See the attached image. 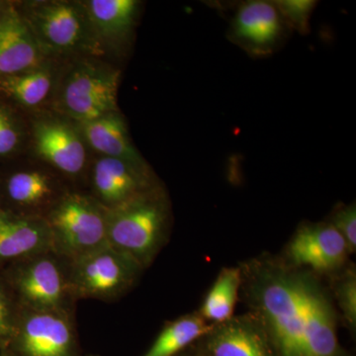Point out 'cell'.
Masks as SVG:
<instances>
[{
	"mask_svg": "<svg viewBox=\"0 0 356 356\" xmlns=\"http://www.w3.org/2000/svg\"><path fill=\"white\" fill-rule=\"evenodd\" d=\"M212 327L198 312L166 323L143 356H177L196 343Z\"/></svg>",
	"mask_w": 356,
	"mask_h": 356,
	"instance_id": "obj_19",
	"label": "cell"
},
{
	"mask_svg": "<svg viewBox=\"0 0 356 356\" xmlns=\"http://www.w3.org/2000/svg\"><path fill=\"white\" fill-rule=\"evenodd\" d=\"M9 356H83L74 314L20 308L3 350Z\"/></svg>",
	"mask_w": 356,
	"mask_h": 356,
	"instance_id": "obj_6",
	"label": "cell"
},
{
	"mask_svg": "<svg viewBox=\"0 0 356 356\" xmlns=\"http://www.w3.org/2000/svg\"><path fill=\"white\" fill-rule=\"evenodd\" d=\"M35 145L44 161L65 177H81L86 168L83 138L72 126L58 120L40 121L35 126Z\"/></svg>",
	"mask_w": 356,
	"mask_h": 356,
	"instance_id": "obj_13",
	"label": "cell"
},
{
	"mask_svg": "<svg viewBox=\"0 0 356 356\" xmlns=\"http://www.w3.org/2000/svg\"><path fill=\"white\" fill-rule=\"evenodd\" d=\"M83 6L96 39L113 44L130 34L139 3L135 0H91Z\"/></svg>",
	"mask_w": 356,
	"mask_h": 356,
	"instance_id": "obj_17",
	"label": "cell"
},
{
	"mask_svg": "<svg viewBox=\"0 0 356 356\" xmlns=\"http://www.w3.org/2000/svg\"><path fill=\"white\" fill-rule=\"evenodd\" d=\"M172 222L170 199L159 184L107 209L108 245L149 268L170 241Z\"/></svg>",
	"mask_w": 356,
	"mask_h": 356,
	"instance_id": "obj_2",
	"label": "cell"
},
{
	"mask_svg": "<svg viewBox=\"0 0 356 356\" xmlns=\"http://www.w3.org/2000/svg\"><path fill=\"white\" fill-rule=\"evenodd\" d=\"M120 72L95 63H81L70 70L60 88V106L79 124L118 112Z\"/></svg>",
	"mask_w": 356,
	"mask_h": 356,
	"instance_id": "obj_7",
	"label": "cell"
},
{
	"mask_svg": "<svg viewBox=\"0 0 356 356\" xmlns=\"http://www.w3.org/2000/svg\"><path fill=\"white\" fill-rule=\"evenodd\" d=\"M194 346L202 356H277L266 327L252 312L212 325Z\"/></svg>",
	"mask_w": 356,
	"mask_h": 356,
	"instance_id": "obj_10",
	"label": "cell"
},
{
	"mask_svg": "<svg viewBox=\"0 0 356 356\" xmlns=\"http://www.w3.org/2000/svg\"><path fill=\"white\" fill-rule=\"evenodd\" d=\"M1 88L16 102L27 107H35L47 99L53 86V74L47 67L37 69L3 77Z\"/></svg>",
	"mask_w": 356,
	"mask_h": 356,
	"instance_id": "obj_21",
	"label": "cell"
},
{
	"mask_svg": "<svg viewBox=\"0 0 356 356\" xmlns=\"http://www.w3.org/2000/svg\"><path fill=\"white\" fill-rule=\"evenodd\" d=\"M242 288L240 266L224 267L204 297L197 312L210 325L221 324L235 316Z\"/></svg>",
	"mask_w": 356,
	"mask_h": 356,
	"instance_id": "obj_18",
	"label": "cell"
},
{
	"mask_svg": "<svg viewBox=\"0 0 356 356\" xmlns=\"http://www.w3.org/2000/svg\"><path fill=\"white\" fill-rule=\"evenodd\" d=\"M69 191L53 173L43 170H19L4 179L0 208L44 218Z\"/></svg>",
	"mask_w": 356,
	"mask_h": 356,
	"instance_id": "obj_11",
	"label": "cell"
},
{
	"mask_svg": "<svg viewBox=\"0 0 356 356\" xmlns=\"http://www.w3.org/2000/svg\"><path fill=\"white\" fill-rule=\"evenodd\" d=\"M88 356H98V355H88Z\"/></svg>",
	"mask_w": 356,
	"mask_h": 356,
	"instance_id": "obj_30",
	"label": "cell"
},
{
	"mask_svg": "<svg viewBox=\"0 0 356 356\" xmlns=\"http://www.w3.org/2000/svg\"><path fill=\"white\" fill-rule=\"evenodd\" d=\"M20 307L0 271V350H3L13 334Z\"/></svg>",
	"mask_w": 356,
	"mask_h": 356,
	"instance_id": "obj_23",
	"label": "cell"
},
{
	"mask_svg": "<svg viewBox=\"0 0 356 356\" xmlns=\"http://www.w3.org/2000/svg\"><path fill=\"white\" fill-rule=\"evenodd\" d=\"M346 241L350 254L356 250V208L355 204L341 206L332 213L327 220Z\"/></svg>",
	"mask_w": 356,
	"mask_h": 356,
	"instance_id": "obj_24",
	"label": "cell"
},
{
	"mask_svg": "<svg viewBox=\"0 0 356 356\" xmlns=\"http://www.w3.org/2000/svg\"><path fill=\"white\" fill-rule=\"evenodd\" d=\"M350 255L341 234L324 221L299 226L280 257L289 266L327 278L348 266Z\"/></svg>",
	"mask_w": 356,
	"mask_h": 356,
	"instance_id": "obj_9",
	"label": "cell"
},
{
	"mask_svg": "<svg viewBox=\"0 0 356 356\" xmlns=\"http://www.w3.org/2000/svg\"><path fill=\"white\" fill-rule=\"evenodd\" d=\"M44 219L51 250L70 261L108 245L107 209L89 193L70 189Z\"/></svg>",
	"mask_w": 356,
	"mask_h": 356,
	"instance_id": "obj_4",
	"label": "cell"
},
{
	"mask_svg": "<svg viewBox=\"0 0 356 356\" xmlns=\"http://www.w3.org/2000/svg\"><path fill=\"white\" fill-rule=\"evenodd\" d=\"M43 51L27 21L8 13L0 22V76L23 74L42 65Z\"/></svg>",
	"mask_w": 356,
	"mask_h": 356,
	"instance_id": "obj_15",
	"label": "cell"
},
{
	"mask_svg": "<svg viewBox=\"0 0 356 356\" xmlns=\"http://www.w3.org/2000/svg\"><path fill=\"white\" fill-rule=\"evenodd\" d=\"M313 1H281L280 8L297 27L306 28L309 15L313 9Z\"/></svg>",
	"mask_w": 356,
	"mask_h": 356,
	"instance_id": "obj_26",
	"label": "cell"
},
{
	"mask_svg": "<svg viewBox=\"0 0 356 356\" xmlns=\"http://www.w3.org/2000/svg\"><path fill=\"white\" fill-rule=\"evenodd\" d=\"M83 138L103 156L123 159L136 165L147 166L131 143L125 121L118 112L81 124Z\"/></svg>",
	"mask_w": 356,
	"mask_h": 356,
	"instance_id": "obj_16",
	"label": "cell"
},
{
	"mask_svg": "<svg viewBox=\"0 0 356 356\" xmlns=\"http://www.w3.org/2000/svg\"><path fill=\"white\" fill-rule=\"evenodd\" d=\"M0 356H9L8 355H7V353H6V351L4 350H0Z\"/></svg>",
	"mask_w": 356,
	"mask_h": 356,
	"instance_id": "obj_28",
	"label": "cell"
},
{
	"mask_svg": "<svg viewBox=\"0 0 356 356\" xmlns=\"http://www.w3.org/2000/svg\"><path fill=\"white\" fill-rule=\"evenodd\" d=\"M51 250L50 229L44 218L0 208V270Z\"/></svg>",
	"mask_w": 356,
	"mask_h": 356,
	"instance_id": "obj_14",
	"label": "cell"
},
{
	"mask_svg": "<svg viewBox=\"0 0 356 356\" xmlns=\"http://www.w3.org/2000/svg\"><path fill=\"white\" fill-rule=\"evenodd\" d=\"M26 21L42 51L74 53L93 48L98 42L83 6L72 2L35 4Z\"/></svg>",
	"mask_w": 356,
	"mask_h": 356,
	"instance_id": "obj_8",
	"label": "cell"
},
{
	"mask_svg": "<svg viewBox=\"0 0 356 356\" xmlns=\"http://www.w3.org/2000/svg\"><path fill=\"white\" fill-rule=\"evenodd\" d=\"M91 194L106 209H112L159 185L147 166L102 156L90 175Z\"/></svg>",
	"mask_w": 356,
	"mask_h": 356,
	"instance_id": "obj_12",
	"label": "cell"
},
{
	"mask_svg": "<svg viewBox=\"0 0 356 356\" xmlns=\"http://www.w3.org/2000/svg\"><path fill=\"white\" fill-rule=\"evenodd\" d=\"M145 269L110 245L70 262V287L74 299L113 302L135 287Z\"/></svg>",
	"mask_w": 356,
	"mask_h": 356,
	"instance_id": "obj_5",
	"label": "cell"
},
{
	"mask_svg": "<svg viewBox=\"0 0 356 356\" xmlns=\"http://www.w3.org/2000/svg\"><path fill=\"white\" fill-rule=\"evenodd\" d=\"M330 283L334 305L339 312L341 322L346 324L351 332L356 331V269L355 264L348 266L339 273L325 278Z\"/></svg>",
	"mask_w": 356,
	"mask_h": 356,
	"instance_id": "obj_22",
	"label": "cell"
},
{
	"mask_svg": "<svg viewBox=\"0 0 356 356\" xmlns=\"http://www.w3.org/2000/svg\"><path fill=\"white\" fill-rule=\"evenodd\" d=\"M19 132L9 118L8 115L0 109V156L10 154L19 143Z\"/></svg>",
	"mask_w": 356,
	"mask_h": 356,
	"instance_id": "obj_25",
	"label": "cell"
},
{
	"mask_svg": "<svg viewBox=\"0 0 356 356\" xmlns=\"http://www.w3.org/2000/svg\"><path fill=\"white\" fill-rule=\"evenodd\" d=\"M70 262L51 250L0 271L20 308L74 314L77 301L70 291Z\"/></svg>",
	"mask_w": 356,
	"mask_h": 356,
	"instance_id": "obj_3",
	"label": "cell"
},
{
	"mask_svg": "<svg viewBox=\"0 0 356 356\" xmlns=\"http://www.w3.org/2000/svg\"><path fill=\"white\" fill-rule=\"evenodd\" d=\"M1 20H2V17H1V18H0V22H1Z\"/></svg>",
	"mask_w": 356,
	"mask_h": 356,
	"instance_id": "obj_29",
	"label": "cell"
},
{
	"mask_svg": "<svg viewBox=\"0 0 356 356\" xmlns=\"http://www.w3.org/2000/svg\"><path fill=\"white\" fill-rule=\"evenodd\" d=\"M177 356H202L199 353V351L196 350L195 346L194 344H192L191 346H189L187 350H185L184 351H182L181 353H179V355Z\"/></svg>",
	"mask_w": 356,
	"mask_h": 356,
	"instance_id": "obj_27",
	"label": "cell"
},
{
	"mask_svg": "<svg viewBox=\"0 0 356 356\" xmlns=\"http://www.w3.org/2000/svg\"><path fill=\"white\" fill-rule=\"evenodd\" d=\"M238 36L252 44L264 46L273 43L280 30V15L275 7L264 1L245 4L236 18Z\"/></svg>",
	"mask_w": 356,
	"mask_h": 356,
	"instance_id": "obj_20",
	"label": "cell"
},
{
	"mask_svg": "<svg viewBox=\"0 0 356 356\" xmlns=\"http://www.w3.org/2000/svg\"><path fill=\"white\" fill-rule=\"evenodd\" d=\"M241 294L266 327L277 356H351L329 285L310 270L264 254L243 262Z\"/></svg>",
	"mask_w": 356,
	"mask_h": 356,
	"instance_id": "obj_1",
	"label": "cell"
}]
</instances>
